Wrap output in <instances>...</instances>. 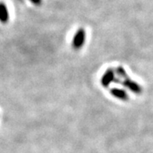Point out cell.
<instances>
[{
    "instance_id": "6da1fadb",
    "label": "cell",
    "mask_w": 153,
    "mask_h": 153,
    "mask_svg": "<svg viewBox=\"0 0 153 153\" xmlns=\"http://www.w3.org/2000/svg\"><path fill=\"white\" fill-rule=\"evenodd\" d=\"M9 20V12L4 4L0 3V22L6 23Z\"/></svg>"
},
{
    "instance_id": "7a4b0ae2",
    "label": "cell",
    "mask_w": 153,
    "mask_h": 153,
    "mask_svg": "<svg viewBox=\"0 0 153 153\" xmlns=\"http://www.w3.org/2000/svg\"><path fill=\"white\" fill-rule=\"evenodd\" d=\"M34 4H39L40 3V0H32Z\"/></svg>"
}]
</instances>
